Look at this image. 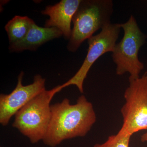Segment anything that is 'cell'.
<instances>
[{
  "label": "cell",
  "mask_w": 147,
  "mask_h": 147,
  "mask_svg": "<svg viewBox=\"0 0 147 147\" xmlns=\"http://www.w3.org/2000/svg\"><path fill=\"white\" fill-rule=\"evenodd\" d=\"M51 117L45 144L55 147L67 139L86 136L96 121L93 106L83 95L75 104L68 98L51 105Z\"/></svg>",
  "instance_id": "cell-1"
},
{
  "label": "cell",
  "mask_w": 147,
  "mask_h": 147,
  "mask_svg": "<svg viewBox=\"0 0 147 147\" xmlns=\"http://www.w3.org/2000/svg\"><path fill=\"white\" fill-rule=\"evenodd\" d=\"M112 0H82L74 15L73 27L67 48L76 52L82 43L96 32L111 24L113 13Z\"/></svg>",
  "instance_id": "cell-2"
},
{
  "label": "cell",
  "mask_w": 147,
  "mask_h": 147,
  "mask_svg": "<svg viewBox=\"0 0 147 147\" xmlns=\"http://www.w3.org/2000/svg\"><path fill=\"white\" fill-rule=\"evenodd\" d=\"M61 91L59 86L46 89L37 95L15 115L12 126L35 144L43 140L51 117L50 102L55 94Z\"/></svg>",
  "instance_id": "cell-3"
},
{
  "label": "cell",
  "mask_w": 147,
  "mask_h": 147,
  "mask_svg": "<svg viewBox=\"0 0 147 147\" xmlns=\"http://www.w3.org/2000/svg\"><path fill=\"white\" fill-rule=\"evenodd\" d=\"M121 26L123 30V36L116 43L112 52L113 61L116 65V74L121 76L127 72L130 74L129 79H137L144 67L139 60L138 54L146 37L139 28L133 15Z\"/></svg>",
  "instance_id": "cell-4"
},
{
  "label": "cell",
  "mask_w": 147,
  "mask_h": 147,
  "mask_svg": "<svg viewBox=\"0 0 147 147\" xmlns=\"http://www.w3.org/2000/svg\"><path fill=\"white\" fill-rule=\"evenodd\" d=\"M125 91V102L121 108L123 123L120 132L132 134L147 130V71L141 77L129 79Z\"/></svg>",
  "instance_id": "cell-5"
},
{
  "label": "cell",
  "mask_w": 147,
  "mask_h": 147,
  "mask_svg": "<svg viewBox=\"0 0 147 147\" xmlns=\"http://www.w3.org/2000/svg\"><path fill=\"white\" fill-rule=\"evenodd\" d=\"M121 28V24H111L106 25L101 31L88 39V53L84 62L75 75L67 82L60 85L61 90L74 85L82 93L84 92V80L92 65L101 56L108 52H113L118 39Z\"/></svg>",
  "instance_id": "cell-6"
},
{
  "label": "cell",
  "mask_w": 147,
  "mask_h": 147,
  "mask_svg": "<svg viewBox=\"0 0 147 147\" xmlns=\"http://www.w3.org/2000/svg\"><path fill=\"white\" fill-rule=\"evenodd\" d=\"M24 72L18 75L16 88L9 94L0 95V123L7 125L11 118L29 101L45 89V79L37 74L33 82L24 86L22 84Z\"/></svg>",
  "instance_id": "cell-7"
},
{
  "label": "cell",
  "mask_w": 147,
  "mask_h": 147,
  "mask_svg": "<svg viewBox=\"0 0 147 147\" xmlns=\"http://www.w3.org/2000/svg\"><path fill=\"white\" fill-rule=\"evenodd\" d=\"M82 0H62L54 5H47L41 13L49 16L45 27L56 28L69 40L71 33V22Z\"/></svg>",
  "instance_id": "cell-8"
},
{
  "label": "cell",
  "mask_w": 147,
  "mask_h": 147,
  "mask_svg": "<svg viewBox=\"0 0 147 147\" xmlns=\"http://www.w3.org/2000/svg\"><path fill=\"white\" fill-rule=\"evenodd\" d=\"M63 35L62 32L57 28L39 27L34 22L26 36L19 42L9 44V49L11 53L36 51L44 43Z\"/></svg>",
  "instance_id": "cell-9"
},
{
  "label": "cell",
  "mask_w": 147,
  "mask_h": 147,
  "mask_svg": "<svg viewBox=\"0 0 147 147\" xmlns=\"http://www.w3.org/2000/svg\"><path fill=\"white\" fill-rule=\"evenodd\" d=\"M34 22L28 16H15L8 21L5 29L8 35L9 44L22 40L26 36Z\"/></svg>",
  "instance_id": "cell-10"
},
{
  "label": "cell",
  "mask_w": 147,
  "mask_h": 147,
  "mask_svg": "<svg viewBox=\"0 0 147 147\" xmlns=\"http://www.w3.org/2000/svg\"><path fill=\"white\" fill-rule=\"evenodd\" d=\"M131 135L119 131L115 135L108 137L106 142L102 144H96L94 147H129Z\"/></svg>",
  "instance_id": "cell-11"
},
{
  "label": "cell",
  "mask_w": 147,
  "mask_h": 147,
  "mask_svg": "<svg viewBox=\"0 0 147 147\" xmlns=\"http://www.w3.org/2000/svg\"><path fill=\"white\" fill-rule=\"evenodd\" d=\"M141 141L142 142H147V131L142 135L141 137Z\"/></svg>",
  "instance_id": "cell-12"
}]
</instances>
